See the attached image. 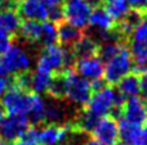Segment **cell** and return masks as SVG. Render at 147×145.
Returning <instances> with one entry per match:
<instances>
[{"label": "cell", "instance_id": "cell-1", "mask_svg": "<svg viewBox=\"0 0 147 145\" xmlns=\"http://www.w3.org/2000/svg\"><path fill=\"white\" fill-rule=\"evenodd\" d=\"M125 98L117 94L111 85H103L97 90H93L89 100L84 104V109L80 114V123L86 130H92L96 122L101 117L110 114L114 109H119Z\"/></svg>", "mask_w": 147, "mask_h": 145}, {"label": "cell", "instance_id": "cell-2", "mask_svg": "<svg viewBox=\"0 0 147 145\" xmlns=\"http://www.w3.org/2000/svg\"><path fill=\"white\" fill-rule=\"evenodd\" d=\"M58 76L62 82L63 98L69 99L74 104L84 105L89 100L93 89L90 81L79 76L74 69L66 68L58 72Z\"/></svg>", "mask_w": 147, "mask_h": 145}, {"label": "cell", "instance_id": "cell-3", "mask_svg": "<svg viewBox=\"0 0 147 145\" xmlns=\"http://www.w3.org/2000/svg\"><path fill=\"white\" fill-rule=\"evenodd\" d=\"M36 92L10 85L0 99V107L7 114H21L27 117Z\"/></svg>", "mask_w": 147, "mask_h": 145}, {"label": "cell", "instance_id": "cell-4", "mask_svg": "<svg viewBox=\"0 0 147 145\" xmlns=\"http://www.w3.org/2000/svg\"><path fill=\"white\" fill-rule=\"evenodd\" d=\"M74 61L71 51H67L65 48L57 44L44 46L38 59L36 68L40 71L48 72L51 74H56L63 69L69 68Z\"/></svg>", "mask_w": 147, "mask_h": 145}, {"label": "cell", "instance_id": "cell-5", "mask_svg": "<svg viewBox=\"0 0 147 145\" xmlns=\"http://www.w3.org/2000/svg\"><path fill=\"white\" fill-rule=\"evenodd\" d=\"M133 68V58L130 50L124 45L114 57L106 61L103 67V78L109 85H116Z\"/></svg>", "mask_w": 147, "mask_h": 145}, {"label": "cell", "instance_id": "cell-6", "mask_svg": "<svg viewBox=\"0 0 147 145\" xmlns=\"http://www.w3.org/2000/svg\"><path fill=\"white\" fill-rule=\"evenodd\" d=\"M31 67V58L21 46L12 45L0 54V76L10 77L21 72H27Z\"/></svg>", "mask_w": 147, "mask_h": 145}, {"label": "cell", "instance_id": "cell-7", "mask_svg": "<svg viewBox=\"0 0 147 145\" xmlns=\"http://www.w3.org/2000/svg\"><path fill=\"white\" fill-rule=\"evenodd\" d=\"M129 50L133 62L136 63V72L146 68L147 64V17L137 23L129 37Z\"/></svg>", "mask_w": 147, "mask_h": 145}, {"label": "cell", "instance_id": "cell-8", "mask_svg": "<svg viewBox=\"0 0 147 145\" xmlns=\"http://www.w3.org/2000/svg\"><path fill=\"white\" fill-rule=\"evenodd\" d=\"M92 9L90 0H65L61 7L62 19L80 30L88 26Z\"/></svg>", "mask_w": 147, "mask_h": 145}, {"label": "cell", "instance_id": "cell-9", "mask_svg": "<svg viewBox=\"0 0 147 145\" xmlns=\"http://www.w3.org/2000/svg\"><path fill=\"white\" fill-rule=\"evenodd\" d=\"M28 127H30V121L26 116L5 114L0 125V139L5 143H13L21 139V136Z\"/></svg>", "mask_w": 147, "mask_h": 145}, {"label": "cell", "instance_id": "cell-10", "mask_svg": "<svg viewBox=\"0 0 147 145\" xmlns=\"http://www.w3.org/2000/svg\"><path fill=\"white\" fill-rule=\"evenodd\" d=\"M90 132L93 139L103 145H115L119 143V123L115 117L110 114L99 118Z\"/></svg>", "mask_w": 147, "mask_h": 145}, {"label": "cell", "instance_id": "cell-11", "mask_svg": "<svg viewBox=\"0 0 147 145\" xmlns=\"http://www.w3.org/2000/svg\"><path fill=\"white\" fill-rule=\"evenodd\" d=\"M123 120L134 125H143L147 116V103L140 96H132L123 100L117 109Z\"/></svg>", "mask_w": 147, "mask_h": 145}, {"label": "cell", "instance_id": "cell-12", "mask_svg": "<svg viewBox=\"0 0 147 145\" xmlns=\"http://www.w3.org/2000/svg\"><path fill=\"white\" fill-rule=\"evenodd\" d=\"M16 10L21 18L31 21H48L49 19V5L40 0H17Z\"/></svg>", "mask_w": 147, "mask_h": 145}, {"label": "cell", "instance_id": "cell-13", "mask_svg": "<svg viewBox=\"0 0 147 145\" xmlns=\"http://www.w3.org/2000/svg\"><path fill=\"white\" fill-rule=\"evenodd\" d=\"M72 132L71 123H53L39 128V145H58Z\"/></svg>", "mask_w": 147, "mask_h": 145}, {"label": "cell", "instance_id": "cell-14", "mask_svg": "<svg viewBox=\"0 0 147 145\" xmlns=\"http://www.w3.org/2000/svg\"><path fill=\"white\" fill-rule=\"evenodd\" d=\"M103 61L98 55L75 59V72L83 78L93 82L103 77Z\"/></svg>", "mask_w": 147, "mask_h": 145}, {"label": "cell", "instance_id": "cell-15", "mask_svg": "<svg viewBox=\"0 0 147 145\" xmlns=\"http://www.w3.org/2000/svg\"><path fill=\"white\" fill-rule=\"evenodd\" d=\"M119 140L124 145H146L147 132L142 125H134L125 120L119 122Z\"/></svg>", "mask_w": 147, "mask_h": 145}, {"label": "cell", "instance_id": "cell-16", "mask_svg": "<svg viewBox=\"0 0 147 145\" xmlns=\"http://www.w3.org/2000/svg\"><path fill=\"white\" fill-rule=\"evenodd\" d=\"M88 25L99 30L101 32H111V31H115V27H116V22L114 21V18L102 7H96L92 9Z\"/></svg>", "mask_w": 147, "mask_h": 145}, {"label": "cell", "instance_id": "cell-17", "mask_svg": "<svg viewBox=\"0 0 147 145\" xmlns=\"http://www.w3.org/2000/svg\"><path fill=\"white\" fill-rule=\"evenodd\" d=\"M71 55L74 59L79 58H88V57L98 55L99 44L94 39L88 36H81L78 41L71 46Z\"/></svg>", "mask_w": 147, "mask_h": 145}, {"label": "cell", "instance_id": "cell-18", "mask_svg": "<svg viewBox=\"0 0 147 145\" xmlns=\"http://www.w3.org/2000/svg\"><path fill=\"white\" fill-rule=\"evenodd\" d=\"M117 91L123 98H132L138 96L141 92V82H140V73L138 72H129L125 74L119 82H117Z\"/></svg>", "mask_w": 147, "mask_h": 145}, {"label": "cell", "instance_id": "cell-19", "mask_svg": "<svg viewBox=\"0 0 147 145\" xmlns=\"http://www.w3.org/2000/svg\"><path fill=\"white\" fill-rule=\"evenodd\" d=\"M22 18L17 13L16 8L4 7L0 8V27L7 30L8 32L14 33L18 31Z\"/></svg>", "mask_w": 147, "mask_h": 145}, {"label": "cell", "instance_id": "cell-20", "mask_svg": "<svg viewBox=\"0 0 147 145\" xmlns=\"http://www.w3.org/2000/svg\"><path fill=\"white\" fill-rule=\"evenodd\" d=\"M81 36L83 35L79 28L74 27L66 22H59V25L57 26V37H58L57 41H59L62 46H72Z\"/></svg>", "mask_w": 147, "mask_h": 145}, {"label": "cell", "instance_id": "cell-21", "mask_svg": "<svg viewBox=\"0 0 147 145\" xmlns=\"http://www.w3.org/2000/svg\"><path fill=\"white\" fill-rule=\"evenodd\" d=\"M18 31H20L21 36H22L26 41H28V43H31V44L40 43L41 22H39V21H31V19L22 21Z\"/></svg>", "mask_w": 147, "mask_h": 145}, {"label": "cell", "instance_id": "cell-22", "mask_svg": "<svg viewBox=\"0 0 147 145\" xmlns=\"http://www.w3.org/2000/svg\"><path fill=\"white\" fill-rule=\"evenodd\" d=\"M53 76L54 74H51L48 72L40 71L36 68L32 73H30V90L36 94L47 92Z\"/></svg>", "mask_w": 147, "mask_h": 145}, {"label": "cell", "instance_id": "cell-23", "mask_svg": "<svg viewBox=\"0 0 147 145\" xmlns=\"http://www.w3.org/2000/svg\"><path fill=\"white\" fill-rule=\"evenodd\" d=\"M103 8L114 18L115 22H119L130 10V5L128 0H105Z\"/></svg>", "mask_w": 147, "mask_h": 145}, {"label": "cell", "instance_id": "cell-24", "mask_svg": "<svg viewBox=\"0 0 147 145\" xmlns=\"http://www.w3.org/2000/svg\"><path fill=\"white\" fill-rule=\"evenodd\" d=\"M45 110H47V103L40 94L35 95L32 107H31L30 112L27 114V118L32 125H40V123L45 122Z\"/></svg>", "mask_w": 147, "mask_h": 145}, {"label": "cell", "instance_id": "cell-25", "mask_svg": "<svg viewBox=\"0 0 147 145\" xmlns=\"http://www.w3.org/2000/svg\"><path fill=\"white\" fill-rule=\"evenodd\" d=\"M58 37H57V23L51 22V21H43L41 22V33H40V43L41 45H52L56 44Z\"/></svg>", "mask_w": 147, "mask_h": 145}, {"label": "cell", "instance_id": "cell-26", "mask_svg": "<svg viewBox=\"0 0 147 145\" xmlns=\"http://www.w3.org/2000/svg\"><path fill=\"white\" fill-rule=\"evenodd\" d=\"M65 117V113L61 107L56 104H47L45 110V122L59 123Z\"/></svg>", "mask_w": 147, "mask_h": 145}, {"label": "cell", "instance_id": "cell-27", "mask_svg": "<svg viewBox=\"0 0 147 145\" xmlns=\"http://www.w3.org/2000/svg\"><path fill=\"white\" fill-rule=\"evenodd\" d=\"M21 140L25 141L27 145H39V128L28 127L21 136Z\"/></svg>", "mask_w": 147, "mask_h": 145}, {"label": "cell", "instance_id": "cell-28", "mask_svg": "<svg viewBox=\"0 0 147 145\" xmlns=\"http://www.w3.org/2000/svg\"><path fill=\"white\" fill-rule=\"evenodd\" d=\"M12 41H13V33L8 32L7 30L0 27V54L7 51L12 46Z\"/></svg>", "mask_w": 147, "mask_h": 145}, {"label": "cell", "instance_id": "cell-29", "mask_svg": "<svg viewBox=\"0 0 147 145\" xmlns=\"http://www.w3.org/2000/svg\"><path fill=\"white\" fill-rule=\"evenodd\" d=\"M140 82H141V92L147 98V68L141 69L140 72Z\"/></svg>", "mask_w": 147, "mask_h": 145}, {"label": "cell", "instance_id": "cell-30", "mask_svg": "<svg viewBox=\"0 0 147 145\" xmlns=\"http://www.w3.org/2000/svg\"><path fill=\"white\" fill-rule=\"evenodd\" d=\"M128 1L133 9L147 10V0H128Z\"/></svg>", "mask_w": 147, "mask_h": 145}, {"label": "cell", "instance_id": "cell-31", "mask_svg": "<svg viewBox=\"0 0 147 145\" xmlns=\"http://www.w3.org/2000/svg\"><path fill=\"white\" fill-rule=\"evenodd\" d=\"M10 86V81H9V77H4V76H0V96L4 94L5 91L8 90V87Z\"/></svg>", "mask_w": 147, "mask_h": 145}, {"label": "cell", "instance_id": "cell-32", "mask_svg": "<svg viewBox=\"0 0 147 145\" xmlns=\"http://www.w3.org/2000/svg\"><path fill=\"white\" fill-rule=\"evenodd\" d=\"M5 4H8L7 7H16V0H0V8H4Z\"/></svg>", "mask_w": 147, "mask_h": 145}, {"label": "cell", "instance_id": "cell-33", "mask_svg": "<svg viewBox=\"0 0 147 145\" xmlns=\"http://www.w3.org/2000/svg\"><path fill=\"white\" fill-rule=\"evenodd\" d=\"M84 145H103V144L99 143V141H97L96 139H90V140L85 141V143H84Z\"/></svg>", "mask_w": 147, "mask_h": 145}, {"label": "cell", "instance_id": "cell-34", "mask_svg": "<svg viewBox=\"0 0 147 145\" xmlns=\"http://www.w3.org/2000/svg\"><path fill=\"white\" fill-rule=\"evenodd\" d=\"M40 1L45 3L47 5H49V7H52V5H58L59 3L57 1V0H40Z\"/></svg>", "mask_w": 147, "mask_h": 145}, {"label": "cell", "instance_id": "cell-35", "mask_svg": "<svg viewBox=\"0 0 147 145\" xmlns=\"http://www.w3.org/2000/svg\"><path fill=\"white\" fill-rule=\"evenodd\" d=\"M12 145H27L25 143V141H22L21 139H18V140H16V141H13Z\"/></svg>", "mask_w": 147, "mask_h": 145}, {"label": "cell", "instance_id": "cell-36", "mask_svg": "<svg viewBox=\"0 0 147 145\" xmlns=\"http://www.w3.org/2000/svg\"><path fill=\"white\" fill-rule=\"evenodd\" d=\"M5 117V112L3 110V108L0 107V125H1V122H3V118Z\"/></svg>", "mask_w": 147, "mask_h": 145}, {"label": "cell", "instance_id": "cell-37", "mask_svg": "<svg viewBox=\"0 0 147 145\" xmlns=\"http://www.w3.org/2000/svg\"><path fill=\"white\" fill-rule=\"evenodd\" d=\"M143 125H145V130H146V132H147V116H146V118H145V122H143Z\"/></svg>", "mask_w": 147, "mask_h": 145}, {"label": "cell", "instance_id": "cell-38", "mask_svg": "<svg viewBox=\"0 0 147 145\" xmlns=\"http://www.w3.org/2000/svg\"><path fill=\"white\" fill-rule=\"evenodd\" d=\"M0 145H8L7 143H5V141H3L1 139H0Z\"/></svg>", "mask_w": 147, "mask_h": 145}, {"label": "cell", "instance_id": "cell-39", "mask_svg": "<svg viewBox=\"0 0 147 145\" xmlns=\"http://www.w3.org/2000/svg\"><path fill=\"white\" fill-rule=\"evenodd\" d=\"M93 1H98V3H101V1H105V0H93Z\"/></svg>", "mask_w": 147, "mask_h": 145}, {"label": "cell", "instance_id": "cell-40", "mask_svg": "<svg viewBox=\"0 0 147 145\" xmlns=\"http://www.w3.org/2000/svg\"><path fill=\"white\" fill-rule=\"evenodd\" d=\"M58 145H74V144H58Z\"/></svg>", "mask_w": 147, "mask_h": 145}, {"label": "cell", "instance_id": "cell-41", "mask_svg": "<svg viewBox=\"0 0 147 145\" xmlns=\"http://www.w3.org/2000/svg\"><path fill=\"white\" fill-rule=\"evenodd\" d=\"M115 145H124V144H121V143H117V144H115Z\"/></svg>", "mask_w": 147, "mask_h": 145}, {"label": "cell", "instance_id": "cell-42", "mask_svg": "<svg viewBox=\"0 0 147 145\" xmlns=\"http://www.w3.org/2000/svg\"><path fill=\"white\" fill-rule=\"evenodd\" d=\"M57 1H58V3H61V1H65V0H57Z\"/></svg>", "mask_w": 147, "mask_h": 145}, {"label": "cell", "instance_id": "cell-43", "mask_svg": "<svg viewBox=\"0 0 147 145\" xmlns=\"http://www.w3.org/2000/svg\"><path fill=\"white\" fill-rule=\"evenodd\" d=\"M146 145H147V143H146Z\"/></svg>", "mask_w": 147, "mask_h": 145}, {"label": "cell", "instance_id": "cell-44", "mask_svg": "<svg viewBox=\"0 0 147 145\" xmlns=\"http://www.w3.org/2000/svg\"><path fill=\"white\" fill-rule=\"evenodd\" d=\"M16 1H17V0H16Z\"/></svg>", "mask_w": 147, "mask_h": 145}]
</instances>
